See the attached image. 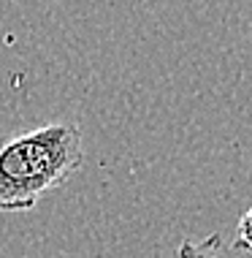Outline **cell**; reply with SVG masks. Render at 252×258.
<instances>
[{
  "instance_id": "7a4b0ae2",
  "label": "cell",
  "mask_w": 252,
  "mask_h": 258,
  "mask_svg": "<svg viewBox=\"0 0 252 258\" xmlns=\"http://www.w3.org/2000/svg\"><path fill=\"white\" fill-rule=\"evenodd\" d=\"M179 258H220V236H206L201 242H182Z\"/></svg>"
},
{
  "instance_id": "3957f363",
  "label": "cell",
  "mask_w": 252,
  "mask_h": 258,
  "mask_svg": "<svg viewBox=\"0 0 252 258\" xmlns=\"http://www.w3.org/2000/svg\"><path fill=\"white\" fill-rule=\"evenodd\" d=\"M236 247L249 250V253H252V204H249L247 212H244V218L239 220V236H236Z\"/></svg>"
},
{
  "instance_id": "6da1fadb",
  "label": "cell",
  "mask_w": 252,
  "mask_h": 258,
  "mask_svg": "<svg viewBox=\"0 0 252 258\" xmlns=\"http://www.w3.org/2000/svg\"><path fill=\"white\" fill-rule=\"evenodd\" d=\"M84 163L81 128L46 122L0 139V212H30Z\"/></svg>"
}]
</instances>
